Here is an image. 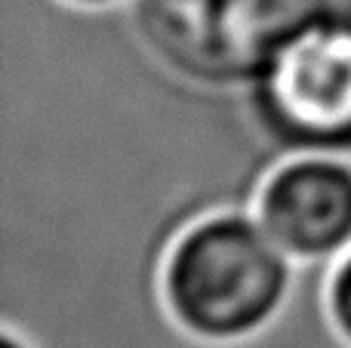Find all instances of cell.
<instances>
[{
	"instance_id": "cell-2",
	"label": "cell",
	"mask_w": 351,
	"mask_h": 348,
	"mask_svg": "<svg viewBox=\"0 0 351 348\" xmlns=\"http://www.w3.org/2000/svg\"><path fill=\"white\" fill-rule=\"evenodd\" d=\"M330 0H130L139 43L179 80L250 86L290 34Z\"/></svg>"
},
{
	"instance_id": "cell-4",
	"label": "cell",
	"mask_w": 351,
	"mask_h": 348,
	"mask_svg": "<svg viewBox=\"0 0 351 348\" xmlns=\"http://www.w3.org/2000/svg\"><path fill=\"white\" fill-rule=\"evenodd\" d=\"M256 219L293 262L351 250V164L342 154H293L256 191Z\"/></svg>"
},
{
	"instance_id": "cell-1",
	"label": "cell",
	"mask_w": 351,
	"mask_h": 348,
	"mask_svg": "<svg viewBox=\"0 0 351 348\" xmlns=\"http://www.w3.org/2000/svg\"><path fill=\"white\" fill-rule=\"evenodd\" d=\"M293 259L256 216L206 213L188 222L160 262V308L176 333L200 345L265 336L290 302Z\"/></svg>"
},
{
	"instance_id": "cell-5",
	"label": "cell",
	"mask_w": 351,
	"mask_h": 348,
	"mask_svg": "<svg viewBox=\"0 0 351 348\" xmlns=\"http://www.w3.org/2000/svg\"><path fill=\"white\" fill-rule=\"evenodd\" d=\"M324 324L342 345L351 348V250L336 259L324 287Z\"/></svg>"
},
{
	"instance_id": "cell-8",
	"label": "cell",
	"mask_w": 351,
	"mask_h": 348,
	"mask_svg": "<svg viewBox=\"0 0 351 348\" xmlns=\"http://www.w3.org/2000/svg\"><path fill=\"white\" fill-rule=\"evenodd\" d=\"M330 6H336V10H342L351 16V0H330Z\"/></svg>"
},
{
	"instance_id": "cell-6",
	"label": "cell",
	"mask_w": 351,
	"mask_h": 348,
	"mask_svg": "<svg viewBox=\"0 0 351 348\" xmlns=\"http://www.w3.org/2000/svg\"><path fill=\"white\" fill-rule=\"evenodd\" d=\"M3 348H37L34 339L28 333H22L19 327H6L3 330Z\"/></svg>"
},
{
	"instance_id": "cell-7",
	"label": "cell",
	"mask_w": 351,
	"mask_h": 348,
	"mask_svg": "<svg viewBox=\"0 0 351 348\" xmlns=\"http://www.w3.org/2000/svg\"><path fill=\"white\" fill-rule=\"evenodd\" d=\"M68 6H77V10H108V6H117L121 0H62Z\"/></svg>"
},
{
	"instance_id": "cell-3",
	"label": "cell",
	"mask_w": 351,
	"mask_h": 348,
	"mask_svg": "<svg viewBox=\"0 0 351 348\" xmlns=\"http://www.w3.org/2000/svg\"><path fill=\"white\" fill-rule=\"evenodd\" d=\"M250 108L293 154L351 151V16L327 6L278 47L253 77Z\"/></svg>"
}]
</instances>
